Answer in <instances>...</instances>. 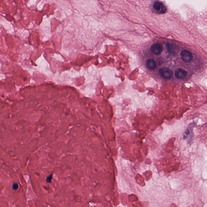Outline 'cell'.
Instances as JSON below:
<instances>
[{"label": "cell", "instance_id": "1", "mask_svg": "<svg viewBox=\"0 0 207 207\" xmlns=\"http://www.w3.org/2000/svg\"><path fill=\"white\" fill-rule=\"evenodd\" d=\"M153 7L155 12L160 14H165L167 10V7L165 5L160 1L155 2Z\"/></svg>", "mask_w": 207, "mask_h": 207}, {"label": "cell", "instance_id": "2", "mask_svg": "<svg viewBox=\"0 0 207 207\" xmlns=\"http://www.w3.org/2000/svg\"><path fill=\"white\" fill-rule=\"evenodd\" d=\"M181 58L185 62L189 63L193 59V54L188 50H184L181 53Z\"/></svg>", "mask_w": 207, "mask_h": 207}, {"label": "cell", "instance_id": "3", "mask_svg": "<svg viewBox=\"0 0 207 207\" xmlns=\"http://www.w3.org/2000/svg\"><path fill=\"white\" fill-rule=\"evenodd\" d=\"M160 73L162 77L166 79H169L172 76L173 72L170 68L164 67L160 68Z\"/></svg>", "mask_w": 207, "mask_h": 207}, {"label": "cell", "instance_id": "4", "mask_svg": "<svg viewBox=\"0 0 207 207\" xmlns=\"http://www.w3.org/2000/svg\"><path fill=\"white\" fill-rule=\"evenodd\" d=\"M187 74V72L185 70L181 68L177 70L175 72V76L177 78L179 79H185Z\"/></svg>", "mask_w": 207, "mask_h": 207}, {"label": "cell", "instance_id": "5", "mask_svg": "<svg viewBox=\"0 0 207 207\" xmlns=\"http://www.w3.org/2000/svg\"><path fill=\"white\" fill-rule=\"evenodd\" d=\"M151 51L156 55L160 54L163 50V47L160 44H155L151 46Z\"/></svg>", "mask_w": 207, "mask_h": 207}, {"label": "cell", "instance_id": "6", "mask_svg": "<svg viewBox=\"0 0 207 207\" xmlns=\"http://www.w3.org/2000/svg\"><path fill=\"white\" fill-rule=\"evenodd\" d=\"M147 67L149 69L154 70L156 68V64L155 61L153 59L151 58L148 60L147 62Z\"/></svg>", "mask_w": 207, "mask_h": 207}, {"label": "cell", "instance_id": "7", "mask_svg": "<svg viewBox=\"0 0 207 207\" xmlns=\"http://www.w3.org/2000/svg\"><path fill=\"white\" fill-rule=\"evenodd\" d=\"M167 49H168V51L171 53H174L175 50H176L175 46L173 45L172 44H168L167 45Z\"/></svg>", "mask_w": 207, "mask_h": 207}, {"label": "cell", "instance_id": "8", "mask_svg": "<svg viewBox=\"0 0 207 207\" xmlns=\"http://www.w3.org/2000/svg\"><path fill=\"white\" fill-rule=\"evenodd\" d=\"M53 175H50L47 178L46 182L48 183H50L51 182L52 179Z\"/></svg>", "mask_w": 207, "mask_h": 207}, {"label": "cell", "instance_id": "9", "mask_svg": "<svg viewBox=\"0 0 207 207\" xmlns=\"http://www.w3.org/2000/svg\"><path fill=\"white\" fill-rule=\"evenodd\" d=\"M19 186L17 183H14L13 184L12 186L13 189L14 190H17L18 189Z\"/></svg>", "mask_w": 207, "mask_h": 207}]
</instances>
